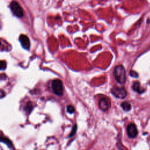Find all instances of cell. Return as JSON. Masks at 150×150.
<instances>
[{"label": "cell", "mask_w": 150, "mask_h": 150, "mask_svg": "<svg viewBox=\"0 0 150 150\" xmlns=\"http://www.w3.org/2000/svg\"><path fill=\"white\" fill-rule=\"evenodd\" d=\"M114 76L115 80L120 84H124L126 81V74L124 66L119 64L114 68Z\"/></svg>", "instance_id": "6da1fadb"}, {"label": "cell", "mask_w": 150, "mask_h": 150, "mask_svg": "<svg viewBox=\"0 0 150 150\" xmlns=\"http://www.w3.org/2000/svg\"><path fill=\"white\" fill-rule=\"evenodd\" d=\"M52 88L53 92L57 96H62L63 93L62 81L59 79H55L52 83Z\"/></svg>", "instance_id": "7a4b0ae2"}, {"label": "cell", "mask_w": 150, "mask_h": 150, "mask_svg": "<svg viewBox=\"0 0 150 150\" xmlns=\"http://www.w3.org/2000/svg\"><path fill=\"white\" fill-rule=\"evenodd\" d=\"M111 93L118 98H124L127 95V92L125 88L123 87L114 86L111 89Z\"/></svg>", "instance_id": "3957f363"}, {"label": "cell", "mask_w": 150, "mask_h": 150, "mask_svg": "<svg viewBox=\"0 0 150 150\" xmlns=\"http://www.w3.org/2000/svg\"><path fill=\"white\" fill-rule=\"evenodd\" d=\"M10 8L14 15L18 18H22L23 16V12L22 8L19 4L16 1H12L10 4Z\"/></svg>", "instance_id": "277c9868"}, {"label": "cell", "mask_w": 150, "mask_h": 150, "mask_svg": "<svg viewBox=\"0 0 150 150\" xmlns=\"http://www.w3.org/2000/svg\"><path fill=\"white\" fill-rule=\"evenodd\" d=\"M127 132L128 137L132 138L136 137L138 134V130L137 127L133 123H131L128 125L127 127Z\"/></svg>", "instance_id": "5b68a950"}, {"label": "cell", "mask_w": 150, "mask_h": 150, "mask_svg": "<svg viewBox=\"0 0 150 150\" xmlns=\"http://www.w3.org/2000/svg\"><path fill=\"white\" fill-rule=\"evenodd\" d=\"M19 42L22 45V46L25 49H29L30 43V40L29 38L25 35H21L19 38Z\"/></svg>", "instance_id": "8992f818"}, {"label": "cell", "mask_w": 150, "mask_h": 150, "mask_svg": "<svg viewBox=\"0 0 150 150\" xmlns=\"http://www.w3.org/2000/svg\"><path fill=\"white\" fill-rule=\"evenodd\" d=\"M98 106L103 111H107L109 108V105L107 98L105 97L101 98L98 102Z\"/></svg>", "instance_id": "52a82bcc"}, {"label": "cell", "mask_w": 150, "mask_h": 150, "mask_svg": "<svg viewBox=\"0 0 150 150\" xmlns=\"http://www.w3.org/2000/svg\"><path fill=\"white\" fill-rule=\"evenodd\" d=\"M132 88H133V90L134 91H135L136 92H137V93H138L139 94L142 93L144 91V88L141 87V84H140L139 82H138V81H135L133 83Z\"/></svg>", "instance_id": "ba28073f"}, {"label": "cell", "mask_w": 150, "mask_h": 150, "mask_svg": "<svg viewBox=\"0 0 150 150\" xmlns=\"http://www.w3.org/2000/svg\"><path fill=\"white\" fill-rule=\"evenodd\" d=\"M121 107L122 108V109L124 110V111H129L131 108V104L128 103V102H127V101H124V102H122L121 104Z\"/></svg>", "instance_id": "9c48e42d"}, {"label": "cell", "mask_w": 150, "mask_h": 150, "mask_svg": "<svg viewBox=\"0 0 150 150\" xmlns=\"http://www.w3.org/2000/svg\"><path fill=\"white\" fill-rule=\"evenodd\" d=\"M67 111L69 113L72 114V113H73V112H74L75 110H74V108L73 106H72L71 105H67Z\"/></svg>", "instance_id": "30bf717a"}, {"label": "cell", "mask_w": 150, "mask_h": 150, "mask_svg": "<svg viewBox=\"0 0 150 150\" xmlns=\"http://www.w3.org/2000/svg\"><path fill=\"white\" fill-rule=\"evenodd\" d=\"M76 130H77V125H74L73 129H72L71 132H70V134L69 135V137H71L73 136L75 134V133L76 132Z\"/></svg>", "instance_id": "8fae6325"}, {"label": "cell", "mask_w": 150, "mask_h": 150, "mask_svg": "<svg viewBox=\"0 0 150 150\" xmlns=\"http://www.w3.org/2000/svg\"><path fill=\"white\" fill-rule=\"evenodd\" d=\"M129 75H130L131 76H132V77H135V78L138 77V74L136 71H134V70H131V71H130V72H129Z\"/></svg>", "instance_id": "7c38bea8"}, {"label": "cell", "mask_w": 150, "mask_h": 150, "mask_svg": "<svg viewBox=\"0 0 150 150\" xmlns=\"http://www.w3.org/2000/svg\"><path fill=\"white\" fill-rule=\"evenodd\" d=\"M6 67V63L5 61H1V69L4 70L5 69Z\"/></svg>", "instance_id": "4fadbf2b"}]
</instances>
